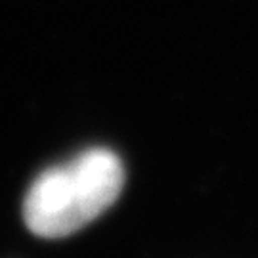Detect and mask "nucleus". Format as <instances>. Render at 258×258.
Instances as JSON below:
<instances>
[{
    "label": "nucleus",
    "mask_w": 258,
    "mask_h": 258,
    "mask_svg": "<svg viewBox=\"0 0 258 258\" xmlns=\"http://www.w3.org/2000/svg\"><path fill=\"white\" fill-rule=\"evenodd\" d=\"M124 184L119 157L103 148L86 149L69 165L48 168L23 201L27 228L40 237H65L96 220L117 201Z\"/></svg>",
    "instance_id": "f257e3e1"
}]
</instances>
